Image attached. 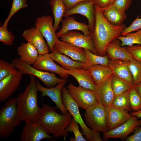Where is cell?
I'll list each match as a JSON object with an SVG mask.
<instances>
[{"label": "cell", "mask_w": 141, "mask_h": 141, "mask_svg": "<svg viewBox=\"0 0 141 141\" xmlns=\"http://www.w3.org/2000/svg\"><path fill=\"white\" fill-rule=\"evenodd\" d=\"M88 70L96 85L101 83L113 75L108 66L96 65L90 67Z\"/></svg>", "instance_id": "27"}, {"label": "cell", "mask_w": 141, "mask_h": 141, "mask_svg": "<svg viewBox=\"0 0 141 141\" xmlns=\"http://www.w3.org/2000/svg\"><path fill=\"white\" fill-rule=\"evenodd\" d=\"M33 67L39 70L45 71L58 75L61 79H67L69 75L67 71L55 63L49 56V53L39 55Z\"/></svg>", "instance_id": "15"}, {"label": "cell", "mask_w": 141, "mask_h": 141, "mask_svg": "<svg viewBox=\"0 0 141 141\" xmlns=\"http://www.w3.org/2000/svg\"><path fill=\"white\" fill-rule=\"evenodd\" d=\"M136 31L128 33L124 36L118 37L116 39L121 42V46L123 47L132 46L134 44H141V30Z\"/></svg>", "instance_id": "32"}, {"label": "cell", "mask_w": 141, "mask_h": 141, "mask_svg": "<svg viewBox=\"0 0 141 141\" xmlns=\"http://www.w3.org/2000/svg\"><path fill=\"white\" fill-rule=\"evenodd\" d=\"M120 41L116 39L110 42L107 46L106 53L111 60L120 59L129 61L133 58L131 54L120 45Z\"/></svg>", "instance_id": "25"}, {"label": "cell", "mask_w": 141, "mask_h": 141, "mask_svg": "<svg viewBox=\"0 0 141 141\" xmlns=\"http://www.w3.org/2000/svg\"><path fill=\"white\" fill-rule=\"evenodd\" d=\"M49 55L54 61L60 64L62 67H70L85 70L84 63L74 61L58 52L53 51L51 53H49Z\"/></svg>", "instance_id": "28"}, {"label": "cell", "mask_w": 141, "mask_h": 141, "mask_svg": "<svg viewBox=\"0 0 141 141\" xmlns=\"http://www.w3.org/2000/svg\"><path fill=\"white\" fill-rule=\"evenodd\" d=\"M61 22V28L59 31L56 33V36L58 38H60L68 31L74 30L81 31L86 35H92L88 25L77 21L73 17H67L62 19Z\"/></svg>", "instance_id": "23"}, {"label": "cell", "mask_w": 141, "mask_h": 141, "mask_svg": "<svg viewBox=\"0 0 141 141\" xmlns=\"http://www.w3.org/2000/svg\"><path fill=\"white\" fill-rule=\"evenodd\" d=\"M124 48L131 54L133 58L141 63V44L125 46Z\"/></svg>", "instance_id": "40"}, {"label": "cell", "mask_w": 141, "mask_h": 141, "mask_svg": "<svg viewBox=\"0 0 141 141\" xmlns=\"http://www.w3.org/2000/svg\"><path fill=\"white\" fill-rule=\"evenodd\" d=\"M95 22L92 32L95 46L99 55H106V50L108 44L121 35L126 28L125 25H112L103 16L100 9L95 5Z\"/></svg>", "instance_id": "1"}, {"label": "cell", "mask_w": 141, "mask_h": 141, "mask_svg": "<svg viewBox=\"0 0 141 141\" xmlns=\"http://www.w3.org/2000/svg\"><path fill=\"white\" fill-rule=\"evenodd\" d=\"M60 40L76 46L87 50L98 55L92 35H86L74 31H68L62 36Z\"/></svg>", "instance_id": "9"}, {"label": "cell", "mask_w": 141, "mask_h": 141, "mask_svg": "<svg viewBox=\"0 0 141 141\" xmlns=\"http://www.w3.org/2000/svg\"><path fill=\"white\" fill-rule=\"evenodd\" d=\"M132 2V0H115L111 4L114 7L125 11L128 9Z\"/></svg>", "instance_id": "42"}, {"label": "cell", "mask_w": 141, "mask_h": 141, "mask_svg": "<svg viewBox=\"0 0 141 141\" xmlns=\"http://www.w3.org/2000/svg\"><path fill=\"white\" fill-rule=\"evenodd\" d=\"M78 124V123L73 118L71 122L67 128L68 131L73 132L74 135V138H71L70 140L86 141V139L83 136L82 133L79 130Z\"/></svg>", "instance_id": "38"}, {"label": "cell", "mask_w": 141, "mask_h": 141, "mask_svg": "<svg viewBox=\"0 0 141 141\" xmlns=\"http://www.w3.org/2000/svg\"><path fill=\"white\" fill-rule=\"evenodd\" d=\"M95 4L93 0L82 2L72 8L66 10L64 17L66 18L74 14H78L85 16L88 21V26L92 33L95 22Z\"/></svg>", "instance_id": "12"}, {"label": "cell", "mask_w": 141, "mask_h": 141, "mask_svg": "<svg viewBox=\"0 0 141 141\" xmlns=\"http://www.w3.org/2000/svg\"><path fill=\"white\" fill-rule=\"evenodd\" d=\"M22 36L36 48L39 55L49 53L50 49L47 43L39 30L35 26L24 31Z\"/></svg>", "instance_id": "16"}, {"label": "cell", "mask_w": 141, "mask_h": 141, "mask_svg": "<svg viewBox=\"0 0 141 141\" xmlns=\"http://www.w3.org/2000/svg\"><path fill=\"white\" fill-rule=\"evenodd\" d=\"M52 137L45 130L36 124L25 123L20 135L21 141H40L44 139H51Z\"/></svg>", "instance_id": "19"}, {"label": "cell", "mask_w": 141, "mask_h": 141, "mask_svg": "<svg viewBox=\"0 0 141 141\" xmlns=\"http://www.w3.org/2000/svg\"><path fill=\"white\" fill-rule=\"evenodd\" d=\"M13 64L2 59H0V81L17 70Z\"/></svg>", "instance_id": "37"}, {"label": "cell", "mask_w": 141, "mask_h": 141, "mask_svg": "<svg viewBox=\"0 0 141 141\" xmlns=\"http://www.w3.org/2000/svg\"><path fill=\"white\" fill-rule=\"evenodd\" d=\"M95 5L100 8H104L110 4V0H93Z\"/></svg>", "instance_id": "45"}, {"label": "cell", "mask_w": 141, "mask_h": 141, "mask_svg": "<svg viewBox=\"0 0 141 141\" xmlns=\"http://www.w3.org/2000/svg\"><path fill=\"white\" fill-rule=\"evenodd\" d=\"M17 99L11 98L7 100L0 110V136L9 137L15 127L21 121L17 114Z\"/></svg>", "instance_id": "4"}, {"label": "cell", "mask_w": 141, "mask_h": 141, "mask_svg": "<svg viewBox=\"0 0 141 141\" xmlns=\"http://www.w3.org/2000/svg\"><path fill=\"white\" fill-rule=\"evenodd\" d=\"M62 67L75 79L79 85L93 91L94 90L96 85L88 70L70 67Z\"/></svg>", "instance_id": "22"}, {"label": "cell", "mask_w": 141, "mask_h": 141, "mask_svg": "<svg viewBox=\"0 0 141 141\" xmlns=\"http://www.w3.org/2000/svg\"><path fill=\"white\" fill-rule=\"evenodd\" d=\"M54 19L50 15H43L37 17L35 21L34 26L39 31L47 43L50 51L52 52L56 39L53 22Z\"/></svg>", "instance_id": "10"}, {"label": "cell", "mask_w": 141, "mask_h": 141, "mask_svg": "<svg viewBox=\"0 0 141 141\" xmlns=\"http://www.w3.org/2000/svg\"><path fill=\"white\" fill-rule=\"evenodd\" d=\"M53 51L64 54L73 60L84 63L86 62L84 49L60 40L58 38L56 39Z\"/></svg>", "instance_id": "18"}, {"label": "cell", "mask_w": 141, "mask_h": 141, "mask_svg": "<svg viewBox=\"0 0 141 141\" xmlns=\"http://www.w3.org/2000/svg\"><path fill=\"white\" fill-rule=\"evenodd\" d=\"M91 0H63L66 10L69 9L81 2Z\"/></svg>", "instance_id": "44"}, {"label": "cell", "mask_w": 141, "mask_h": 141, "mask_svg": "<svg viewBox=\"0 0 141 141\" xmlns=\"http://www.w3.org/2000/svg\"><path fill=\"white\" fill-rule=\"evenodd\" d=\"M133 134L127 137L125 141H141V127H137Z\"/></svg>", "instance_id": "43"}, {"label": "cell", "mask_w": 141, "mask_h": 141, "mask_svg": "<svg viewBox=\"0 0 141 141\" xmlns=\"http://www.w3.org/2000/svg\"><path fill=\"white\" fill-rule=\"evenodd\" d=\"M113 75L133 85L132 76L128 65V61L118 59L110 60L108 66Z\"/></svg>", "instance_id": "21"}, {"label": "cell", "mask_w": 141, "mask_h": 141, "mask_svg": "<svg viewBox=\"0 0 141 141\" xmlns=\"http://www.w3.org/2000/svg\"><path fill=\"white\" fill-rule=\"evenodd\" d=\"M11 63L23 75L28 74L34 76L42 81L47 88L54 87L58 83L67 80V79L57 78L54 73L37 69L19 58H14L12 60Z\"/></svg>", "instance_id": "6"}, {"label": "cell", "mask_w": 141, "mask_h": 141, "mask_svg": "<svg viewBox=\"0 0 141 141\" xmlns=\"http://www.w3.org/2000/svg\"><path fill=\"white\" fill-rule=\"evenodd\" d=\"M131 116H136L138 118H141V110L135 111L130 114Z\"/></svg>", "instance_id": "46"}, {"label": "cell", "mask_w": 141, "mask_h": 141, "mask_svg": "<svg viewBox=\"0 0 141 141\" xmlns=\"http://www.w3.org/2000/svg\"><path fill=\"white\" fill-rule=\"evenodd\" d=\"M72 97L79 106L86 110L98 103L93 91L85 88L79 85L76 86L70 83L67 87Z\"/></svg>", "instance_id": "8"}, {"label": "cell", "mask_w": 141, "mask_h": 141, "mask_svg": "<svg viewBox=\"0 0 141 141\" xmlns=\"http://www.w3.org/2000/svg\"><path fill=\"white\" fill-rule=\"evenodd\" d=\"M30 80L24 91L20 93L17 99V114L21 121L31 124H36L40 116L41 108L38 103L37 92L35 77L30 75Z\"/></svg>", "instance_id": "2"}, {"label": "cell", "mask_w": 141, "mask_h": 141, "mask_svg": "<svg viewBox=\"0 0 141 141\" xmlns=\"http://www.w3.org/2000/svg\"><path fill=\"white\" fill-rule=\"evenodd\" d=\"M17 54L22 60L30 65H33L39 56L36 48L31 43H23L17 48Z\"/></svg>", "instance_id": "26"}, {"label": "cell", "mask_w": 141, "mask_h": 141, "mask_svg": "<svg viewBox=\"0 0 141 141\" xmlns=\"http://www.w3.org/2000/svg\"><path fill=\"white\" fill-rule=\"evenodd\" d=\"M113 76L101 83L96 85L93 91L98 103L105 107L111 105L115 97L111 85Z\"/></svg>", "instance_id": "20"}, {"label": "cell", "mask_w": 141, "mask_h": 141, "mask_svg": "<svg viewBox=\"0 0 141 141\" xmlns=\"http://www.w3.org/2000/svg\"><path fill=\"white\" fill-rule=\"evenodd\" d=\"M27 6L26 0H13L9 14L3 25L1 26L4 29H8V23L13 15L20 9L26 8Z\"/></svg>", "instance_id": "35"}, {"label": "cell", "mask_w": 141, "mask_h": 141, "mask_svg": "<svg viewBox=\"0 0 141 141\" xmlns=\"http://www.w3.org/2000/svg\"><path fill=\"white\" fill-rule=\"evenodd\" d=\"M128 65L134 86L141 82V63L133 58L128 61Z\"/></svg>", "instance_id": "34"}, {"label": "cell", "mask_w": 141, "mask_h": 141, "mask_svg": "<svg viewBox=\"0 0 141 141\" xmlns=\"http://www.w3.org/2000/svg\"><path fill=\"white\" fill-rule=\"evenodd\" d=\"M100 8L105 19L114 25L118 26L123 24L127 17L125 11L114 7L112 4Z\"/></svg>", "instance_id": "24"}, {"label": "cell", "mask_w": 141, "mask_h": 141, "mask_svg": "<svg viewBox=\"0 0 141 141\" xmlns=\"http://www.w3.org/2000/svg\"><path fill=\"white\" fill-rule=\"evenodd\" d=\"M130 101L132 110L137 111L141 110V97L133 86L130 89Z\"/></svg>", "instance_id": "36"}, {"label": "cell", "mask_w": 141, "mask_h": 141, "mask_svg": "<svg viewBox=\"0 0 141 141\" xmlns=\"http://www.w3.org/2000/svg\"><path fill=\"white\" fill-rule=\"evenodd\" d=\"M111 85L115 96L125 92L134 86L113 75Z\"/></svg>", "instance_id": "33"}, {"label": "cell", "mask_w": 141, "mask_h": 141, "mask_svg": "<svg viewBox=\"0 0 141 141\" xmlns=\"http://www.w3.org/2000/svg\"><path fill=\"white\" fill-rule=\"evenodd\" d=\"M105 108L108 131L112 130L122 124L131 116L128 111L111 105Z\"/></svg>", "instance_id": "17"}, {"label": "cell", "mask_w": 141, "mask_h": 141, "mask_svg": "<svg viewBox=\"0 0 141 141\" xmlns=\"http://www.w3.org/2000/svg\"><path fill=\"white\" fill-rule=\"evenodd\" d=\"M22 75L17 70L0 81V102L7 100L17 90Z\"/></svg>", "instance_id": "13"}, {"label": "cell", "mask_w": 141, "mask_h": 141, "mask_svg": "<svg viewBox=\"0 0 141 141\" xmlns=\"http://www.w3.org/2000/svg\"><path fill=\"white\" fill-rule=\"evenodd\" d=\"M115 0H110V4H111L114 3Z\"/></svg>", "instance_id": "48"}, {"label": "cell", "mask_w": 141, "mask_h": 141, "mask_svg": "<svg viewBox=\"0 0 141 141\" xmlns=\"http://www.w3.org/2000/svg\"><path fill=\"white\" fill-rule=\"evenodd\" d=\"M136 116H131L124 123L110 130L103 133V139L107 140L110 138H122L134 131L141 125V120Z\"/></svg>", "instance_id": "11"}, {"label": "cell", "mask_w": 141, "mask_h": 141, "mask_svg": "<svg viewBox=\"0 0 141 141\" xmlns=\"http://www.w3.org/2000/svg\"><path fill=\"white\" fill-rule=\"evenodd\" d=\"M134 86L137 92L141 97V82Z\"/></svg>", "instance_id": "47"}, {"label": "cell", "mask_w": 141, "mask_h": 141, "mask_svg": "<svg viewBox=\"0 0 141 141\" xmlns=\"http://www.w3.org/2000/svg\"><path fill=\"white\" fill-rule=\"evenodd\" d=\"M85 121L90 129L103 133L108 131L105 107L98 103L85 110Z\"/></svg>", "instance_id": "7"}, {"label": "cell", "mask_w": 141, "mask_h": 141, "mask_svg": "<svg viewBox=\"0 0 141 141\" xmlns=\"http://www.w3.org/2000/svg\"><path fill=\"white\" fill-rule=\"evenodd\" d=\"M86 59L84 63L85 70H88L90 67L96 65L108 66L110 60L106 55L102 56L96 55L90 50L84 49Z\"/></svg>", "instance_id": "30"}, {"label": "cell", "mask_w": 141, "mask_h": 141, "mask_svg": "<svg viewBox=\"0 0 141 141\" xmlns=\"http://www.w3.org/2000/svg\"><path fill=\"white\" fill-rule=\"evenodd\" d=\"M15 39L12 33L6 29L0 27V41L6 45H11Z\"/></svg>", "instance_id": "39"}, {"label": "cell", "mask_w": 141, "mask_h": 141, "mask_svg": "<svg viewBox=\"0 0 141 141\" xmlns=\"http://www.w3.org/2000/svg\"><path fill=\"white\" fill-rule=\"evenodd\" d=\"M49 4L51 6L54 17V27L55 31L60 28L59 24L66 10L63 0H50Z\"/></svg>", "instance_id": "29"}, {"label": "cell", "mask_w": 141, "mask_h": 141, "mask_svg": "<svg viewBox=\"0 0 141 141\" xmlns=\"http://www.w3.org/2000/svg\"><path fill=\"white\" fill-rule=\"evenodd\" d=\"M72 116L69 112L66 115L58 114L54 108L44 104L35 124L43 128L48 134H51L54 138L63 137L65 140L68 136L67 128L72 121Z\"/></svg>", "instance_id": "3"}, {"label": "cell", "mask_w": 141, "mask_h": 141, "mask_svg": "<svg viewBox=\"0 0 141 141\" xmlns=\"http://www.w3.org/2000/svg\"><path fill=\"white\" fill-rule=\"evenodd\" d=\"M131 89L123 93L115 96L111 105L128 111H131L132 109L129 98Z\"/></svg>", "instance_id": "31"}, {"label": "cell", "mask_w": 141, "mask_h": 141, "mask_svg": "<svg viewBox=\"0 0 141 141\" xmlns=\"http://www.w3.org/2000/svg\"><path fill=\"white\" fill-rule=\"evenodd\" d=\"M141 30V18L137 17L131 25L123 31L121 35L124 36L126 34L132 32Z\"/></svg>", "instance_id": "41"}, {"label": "cell", "mask_w": 141, "mask_h": 141, "mask_svg": "<svg viewBox=\"0 0 141 141\" xmlns=\"http://www.w3.org/2000/svg\"><path fill=\"white\" fill-rule=\"evenodd\" d=\"M66 81L58 83L55 87L50 88L43 86L39 81L36 80V85L38 91L41 93L42 96L49 97L56 105V108L59 109L61 113L64 115L67 114L68 112L65 108L62 101L61 91L62 87Z\"/></svg>", "instance_id": "14"}, {"label": "cell", "mask_w": 141, "mask_h": 141, "mask_svg": "<svg viewBox=\"0 0 141 141\" xmlns=\"http://www.w3.org/2000/svg\"><path fill=\"white\" fill-rule=\"evenodd\" d=\"M61 95L65 108L80 126L82 130V133L85 138L90 141H103L100 132L89 128L84 121L79 112V107L70 95L67 88L63 87Z\"/></svg>", "instance_id": "5"}]
</instances>
